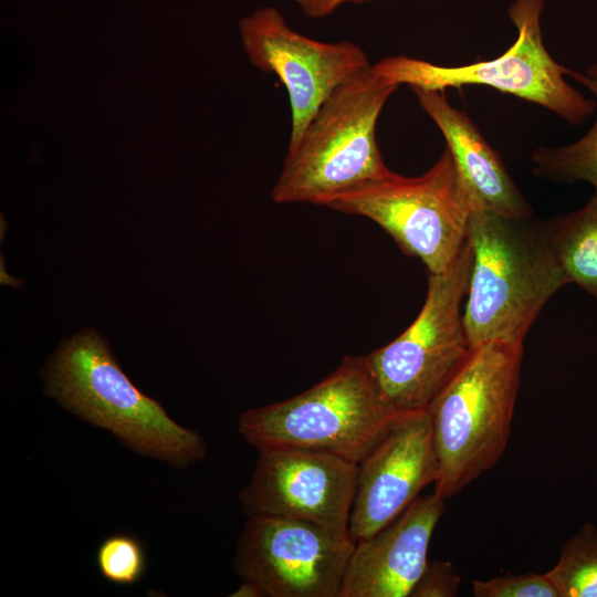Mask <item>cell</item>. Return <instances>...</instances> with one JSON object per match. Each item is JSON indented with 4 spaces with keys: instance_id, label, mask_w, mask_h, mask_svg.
<instances>
[{
    "instance_id": "cell-21",
    "label": "cell",
    "mask_w": 597,
    "mask_h": 597,
    "mask_svg": "<svg viewBox=\"0 0 597 597\" xmlns=\"http://www.w3.org/2000/svg\"><path fill=\"white\" fill-rule=\"evenodd\" d=\"M301 10L311 18H325L334 13L339 7L352 2L360 3L368 0H293Z\"/></svg>"
},
{
    "instance_id": "cell-18",
    "label": "cell",
    "mask_w": 597,
    "mask_h": 597,
    "mask_svg": "<svg viewBox=\"0 0 597 597\" xmlns=\"http://www.w3.org/2000/svg\"><path fill=\"white\" fill-rule=\"evenodd\" d=\"M96 564L102 576L112 584L129 586L138 583L146 569V554L140 541L128 534L106 537L97 547Z\"/></svg>"
},
{
    "instance_id": "cell-17",
    "label": "cell",
    "mask_w": 597,
    "mask_h": 597,
    "mask_svg": "<svg viewBox=\"0 0 597 597\" xmlns=\"http://www.w3.org/2000/svg\"><path fill=\"white\" fill-rule=\"evenodd\" d=\"M547 575L559 597H597V527L586 523L565 542Z\"/></svg>"
},
{
    "instance_id": "cell-2",
    "label": "cell",
    "mask_w": 597,
    "mask_h": 597,
    "mask_svg": "<svg viewBox=\"0 0 597 597\" xmlns=\"http://www.w3.org/2000/svg\"><path fill=\"white\" fill-rule=\"evenodd\" d=\"M46 394L133 451L184 469L202 461L207 444L143 394L117 364L104 338L86 328L64 341L45 368Z\"/></svg>"
},
{
    "instance_id": "cell-14",
    "label": "cell",
    "mask_w": 597,
    "mask_h": 597,
    "mask_svg": "<svg viewBox=\"0 0 597 597\" xmlns=\"http://www.w3.org/2000/svg\"><path fill=\"white\" fill-rule=\"evenodd\" d=\"M411 90L423 112L442 133L469 192L472 209L532 219V208L510 177L500 154L489 145L471 118L453 107L444 92Z\"/></svg>"
},
{
    "instance_id": "cell-7",
    "label": "cell",
    "mask_w": 597,
    "mask_h": 597,
    "mask_svg": "<svg viewBox=\"0 0 597 597\" xmlns=\"http://www.w3.org/2000/svg\"><path fill=\"white\" fill-rule=\"evenodd\" d=\"M472 251L467 241L454 264L429 274L423 305L394 341L364 356L368 376L389 412L427 409L471 350L463 325Z\"/></svg>"
},
{
    "instance_id": "cell-6",
    "label": "cell",
    "mask_w": 597,
    "mask_h": 597,
    "mask_svg": "<svg viewBox=\"0 0 597 597\" xmlns=\"http://www.w3.org/2000/svg\"><path fill=\"white\" fill-rule=\"evenodd\" d=\"M321 206L381 227L429 274L449 270L468 241L472 203L448 148L422 175L387 176L331 196Z\"/></svg>"
},
{
    "instance_id": "cell-4",
    "label": "cell",
    "mask_w": 597,
    "mask_h": 597,
    "mask_svg": "<svg viewBox=\"0 0 597 597\" xmlns=\"http://www.w3.org/2000/svg\"><path fill=\"white\" fill-rule=\"evenodd\" d=\"M397 88L371 66L336 88L286 150L272 200L321 206L331 196L387 176L391 170L384 163L376 126Z\"/></svg>"
},
{
    "instance_id": "cell-16",
    "label": "cell",
    "mask_w": 597,
    "mask_h": 597,
    "mask_svg": "<svg viewBox=\"0 0 597 597\" xmlns=\"http://www.w3.org/2000/svg\"><path fill=\"white\" fill-rule=\"evenodd\" d=\"M595 96L597 103V64L585 72L572 70L569 75ZM535 176L555 182H589L597 192V119L590 129L573 144L537 147L531 156Z\"/></svg>"
},
{
    "instance_id": "cell-19",
    "label": "cell",
    "mask_w": 597,
    "mask_h": 597,
    "mask_svg": "<svg viewBox=\"0 0 597 597\" xmlns=\"http://www.w3.org/2000/svg\"><path fill=\"white\" fill-rule=\"evenodd\" d=\"M475 597H559L558 590L546 574L499 576L488 580H473Z\"/></svg>"
},
{
    "instance_id": "cell-8",
    "label": "cell",
    "mask_w": 597,
    "mask_h": 597,
    "mask_svg": "<svg viewBox=\"0 0 597 597\" xmlns=\"http://www.w3.org/2000/svg\"><path fill=\"white\" fill-rule=\"evenodd\" d=\"M544 0H514L509 17L517 30L515 42L500 56L471 64L446 66L406 55L386 56L373 70L397 86L444 92L467 85L493 87L535 103L572 125L585 122L597 107L565 80L570 69L546 50L541 28Z\"/></svg>"
},
{
    "instance_id": "cell-9",
    "label": "cell",
    "mask_w": 597,
    "mask_h": 597,
    "mask_svg": "<svg viewBox=\"0 0 597 597\" xmlns=\"http://www.w3.org/2000/svg\"><path fill=\"white\" fill-rule=\"evenodd\" d=\"M354 547L350 536L306 521L249 516L234 570L262 597H339Z\"/></svg>"
},
{
    "instance_id": "cell-11",
    "label": "cell",
    "mask_w": 597,
    "mask_h": 597,
    "mask_svg": "<svg viewBox=\"0 0 597 597\" xmlns=\"http://www.w3.org/2000/svg\"><path fill=\"white\" fill-rule=\"evenodd\" d=\"M248 485L239 500L249 516H275L316 524L349 536L358 464L305 449H259Z\"/></svg>"
},
{
    "instance_id": "cell-15",
    "label": "cell",
    "mask_w": 597,
    "mask_h": 597,
    "mask_svg": "<svg viewBox=\"0 0 597 597\" xmlns=\"http://www.w3.org/2000/svg\"><path fill=\"white\" fill-rule=\"evenodd\" d=\"M541 226L567 283L597 298V192L583 208Z\"/></svg>"
},
{
    "instance_id": "cell-12",
    "label": "cell",
    "mask_w": 597,
    "mask_h": 597,
    "mask_svg": "<svg viewBox=\"0 0 597 597\" xmlns=\"http://www.w3.org/2000/svg\"><path fill=\"white\" fill-rule=\"evenodd\" d=\"M438 458L427 409L398 416L358 463L348 533L370 537L397 519L438 478Z\"/></svg>"
},
{
    "instance_id": "cell-13",
    "label": "cell",
    "mask_w": 597,
    "mask_h": 597,
    "mask_svg": "<svg viewBox=\"0 0 597 597\" xmlns=\"http://www.w3.org/2000/svg\"><path fill=\"white\" fill-rule=\"evenodd\" d=\"M443 511V498L420 495L387 526L356 542L339 597H409Z\"/></svg>"
},
{
    "instance_id": "cell-1",
    "label": "cell",
    "mask_w": 597,
    "mask_h": 597,
    "mask_svg": "<svg viewBox=\"0 0 597 597\" xmlns=\"http://www.w3.org/2000/svg\"><path fill=\"white\" fill-rule=\"evenodd\" d=\"M472 263L463 325L471 347L523 341L549 298L567 280L541 222L472 209Z\"/></svg>"
},
{
    "instance_id": "cell-10",
    "label": "cell",
    "mask_w": 597,
    "mask_h": 597,
    "mask_svg": "<svg viewBox=\"0 0 597 597\" xmlns=\"http://www.w3.org/2000/svg\"><path fill=\"white\" fill-rule=\"evenodd\" d=\"M251 63L273 73L291 108L287 149L294 147L323 103L341 85L368 70L364 50L350 41L323 42L291 28L274 7H262L239 22Z\"/></svg>"
},
{
    "instance_id": "cell-20",
    "label": "cell",
    "mask_w": 597,
    "mask_h": 597,
    "mask_svg": "<svg viewBox=\"0 0 597 597\" xmlns=\"http://www.w3.org/2000/svg\"><path fill=\"white\" fill-rule=\"evenodd\" d=\"M461 577L450 562H428L409 597H454Z\"/></svg>"
},
{
    "instance_id": "cell-22",
    "label": "cell",
    "mask_w": 597,
    "mask_h": 597,
    "mask_svg": "<svg viewBox=\"0 0 597 597\" xmlns=\"http://www.w3.org/2000/svg\"><path fill=\"white\" fill-rule=\"evenodd\" d=\"M231 597H262L260 590L251 583L242 580V584L230 594Z\"/></svg>"
},
{
    "instance_id": "cell-5",
    "label": "cell",
    "mask_w": 597,
    "mask_h": 597,
    "mask_svg": "<svg viewBox=\"0 0 597 597\" xmlns=\"http://www.w3.org/2000/svg\"><path fill=\"white\" fill-rule=\"evenodd\" d=\"M396 418L381 402L364 356H345L334 371L301 394L244 411L238 429L256 450L297 448L358 464Z\"/></svg>"
},
{
    "instance_id": "cell-3",
    "label": "cell",
    "mask_w": 597,
    "mask_h": 597,
    "mask_svg": "<svg viewBox=\"0 0 597 597\" xmlns=\"http://www.w3.org/2000/svg\"><path fill=\"white\" fill-rule=\"evenodd\" d=\"M522 359L520 343L488 342L471 347L428 406L439 465L433 492L444 500L460 493L503 457Z\"/></svg>"
}]
</instances>
